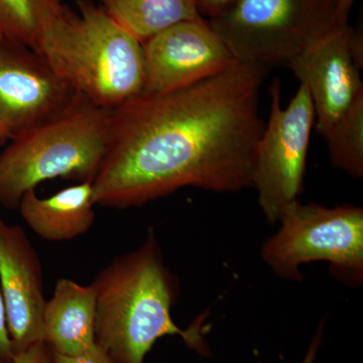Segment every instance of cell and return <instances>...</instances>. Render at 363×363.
<instances>
[{"label":"cell","mask_w":363,"mask_h":363,"mask_svg":"<svg viewBox=\"0 0 363 363\" xmlns=\"http://www.w3.org/2000/svg\"><path fill=\"white\" fill-rule=\"evenodd\" d=\"M107 13L140 43L183 21L201 20L195 0H100Z\"/></svg>","instance_id":"14"},{"label":"cell","mask_w":363,"mask_h":363,"mask_svg":"<svg viewBox=\"0 0 363 363\" xmlns=\"http://www.w3.org/2000/svg\"><path fill=\"white\" fill-rule=\"evenodd\" d=\"M111 111L80 96L11 140L0 152V205L16 209L26 192L47 180H94L108 147Z\"/></svg>","instance_id":"4"},{"label":"cell","mask_w":363,"mask_h":363,"mask_svg":"<svg viewBox=\"0 0 363 363\" xmlns=\"http://www.w3.org/2000/svg\"><path fill=\"white\" fill-rule=\"evenodd\" d=\"M13 358V346H11L9 328H7L6 305L0 290V362L11 363Z\"/></svg>","instance_id":"19"},{"label":"cell","mask_w":363,"mask_h":363,"mask_svg":"<svg viewBox=\"0 0 363 363\" xmlns=\"http://www.w3.org/2000/svg\"><path fill=\"white\" fill-rule=\"evenodd\" d=\"M52 363H118L104 350L99 344L95 342L83 352L78 354H61L52 351Z\"/></svg>","instance_id":"17"},{"label":"cell","mask_w":363,"mask_h":363,"mask_svg":"<svg viewBox=\"0 0 363 363\" xmlns=\"http://www.w3.org/2000/svg\"><path fill=\"white\" fill-rule=\"evenodd\" d=\"M203 1H204V0H195L196 4H197L198 9H199V6H201Z\"/></svg>","instance_id":"23"},{"label":"cell","mask_w":363,"mask_h":363,"mask_svg":"<svg viewBox=\"0 0 363 363\" xmlns=\"http://www.w3.org/2000/svg\"><path fill=\"white\" fill-rule=\"evenodd\" d=\"M79 97L42 55L0 35V145L65 111Z\"/></svg>","instance_id":"8"},{"label":"cell","mask_w":363,"mask_h":363,"mask_svg":"<svg viewBox=\"0 0 363 363\" xmlns=\"http://www.w3.org/2000/svg\"><path fill=\"white\" fill-rule=\"evenodd\" d=\"M267 73L264 64L235 61L194 85L142 93L113 109L108 147L92 181L95 204L126 209L185 187H252Z\"/></svg>","instance_id":"1"},{"label":"cell","mask_w":363,"mask_h":363,"mask_svg":"<svg viewBox=\"0 0 363 363\" xmlns=\"http://www.w3.org/2000/svg\"><path fill=\"white\" fill-rule=\"evenodd\" d=\"M77 6L78 13L65 6L33 50L78 95L113 111L143 93V44L101 6Z\"/></svg>","instance_id":"3"},{"label":"cell","mask_w":363,"mask_h":363,"mask_svg":"<svg viewBox=\"0 0 363 363\" xmlns=\"http://www.w3.org/2000/svg\"><path fill=\"white\" fill-rule=\"evenodd\" d=\"M0 363H2V362H0Z\"/></svg>","instance_id":"24"},{"label":"cell","mask_w":363,"mask_h":363,"mask_svg":"<svg viewBox=\"0 0 363 363\" xmlns=\"http://www.w3.org/2000/svg\"><path fill=\"white\" fill-rule=\"evenodd\" d=\"M337 0H235L209 26L236 61L284 64L336 26Z\"/></svg>","instance_id":"5"},{"label":"cell","mask_w":363,"mask_h":363,"mask_svg":"<svg viewBox=\"0 0 363 363\" xmlns=\"http://www.w3.org/2000/svg\"><path fill=\"white\" fill-rule=\"evenodd\" d=\"M0 290L14 357L45 341L43 269L23 229L0 218Z\"/></svg>","instance_id":"11"},{"label":"cell","mask_w":363,"mask_h":363,"mask_svg":"<svg viewBox=\"0 0 363 363\" xmlns=\"http://www.w3.org/2000/svg\"><path fill=\"white\" fill-rule=\"evenodd\" d=\"M281 228L262 245V259L277 276L303 281L301 264L328 262L344 281H362L363 209L352 205L327 208L302 204L286 208Z\"/></svg>","instance_id":"6"},{"label":"cell","mask_w":363,"mask_h":363,"mask_svg":"<svg viewBox=\"0 0 363 363\" xmlns=\"http://www.w3.org/2000/svg\"><path fill=\"white\" fill-rule=\"evenodd\" d=\"M96 292L95 341L118 363H143L160 338L179 335L199 348V331L182 330L172 318L178 291L150 230L133 252L112 260L92 283Z\"/></svg>","instance_id":"2"},{"label":"cell","mask_w":363,"mask_h":363,"mask_svg":"<svg viewBox=\"0 0 363 363\" xmlns=\"http://www.w3.org/2000/svg\"><path fill=\"white\" fill-rule=\"evenodd\" d=\"M143 93L162 94L217 75L236 60L204 18L183 21L143 43Z\"/></svg>","instance_id":"10"},{"label":"cell","mask_w":363,"mask_h":363,"mask_svg":"<svg viewBox=\"0 0 363 363\" xmlns=\"http://www.w3.org/2000/svg\"><path fill=\"white\" fill-rule=\"evenodd\" d=\"M322 335H323V324L320 326L316 336L313 338L309 350H308L307 354H306L302 363H314L315 357H316L318 350H319L320 344H321Z\"/></svg>","instance_id":"22"},{"label":"cell","mask_w":363,"mask_h":363,"mask_svg":"<svg viewBox=\"0 0 363 363\" xmlns=\"http://www.w3.org/2000/svg\"><path fill=\"white\" fill-rule=\"evenodd\" d=\"M286 66L309 91L316 128L324 135L363 94L362 35L348 23L334 26Z\"/></svg>","instance_id":"9"},{"label":"cell","mask_w":363,"mask_h":363,"mask_svg":"<svg viewBox=\"0 0 363 363\" xmlns=\"http://www.w3.org/2000/svg\"><path fill=\"white\" fill-rule=\"evenodd\" d=\"M355 0H337L336 4V25H347L348 16Z\"/></svg>","instance_id":"21"},{"label":"cell","mask_w":363,"mask_h":363,"mask_svg":"<svg viewBox=\"0 0 363 363\" xmlns=\"http://www.w3.org/2000/svg\"><path fill=\"white\" fill-rule=\"evenodd\" d=\"M271 96L269 121L255 155L252 187L257 190L267 221L276 224L304 187L315 111L309 91L303 84L286 108L281 107L278 79L272 83Z\"/></svg>","instance_id":"7"},{"label":"cell","mask_w":363,"mask_h":363,"mask_svg":"<svg viewBox=\"0 0 363 363\" xmlns=\"http://www.w3.org/2000/svg\"><path fill=\"white\" fill-rule=\"evenodd\" d=\"M235 0H204L199 6V13L206 14L209 18L216 16L227 6L233 4Z\"/></svg>","instance_id":"20"},{"label":"cell","mask_w":363,"mask_h":363,"mask_svg":"<svg viewBox=\"0 0 363 363\" xmlns=\"http://www.w3.org/2000/svg\"><path fill=\"white\" fill-rule=\"evenodd\" d=\"M64 9L61 0H0V35L35 49Z\"/></svg>","instance_id":"15"},{"label":"cell","mask_w":363,"mask_h":363,"mask_svg":"<svg viewBox=\"0 0 363 363\" xmlns=\"http://www.w3.org/2000/svg\"><path fill=\"white\" fill-rule=\"evenodd\" d=\"M11 363H52V350L45 341H40L16 354Z\"/></svg>","instance_id":"18"},{"label":"cell","mask_w":363,"mask_h":363,"mask_svg":"<svg viewBox=\"0 0 363 363\" xmlns=\"http://www.w3.org/2000/svg\"><path fill=\"white\" fill-rule=\"evenodd\" d=\"M92 182H83L63 189L48 198H40L35 190L21 198L23 220L43 240L62 242L75 240L90 230L95 220Z\"/></svg>","instance_id":"13"},{"label":"cell","mask_w":363,"mask_h":363,"mask_svg":"<svg viewBox=\"0 0 363 363\" xmlns=\"http://www.w3.org/2000/svg\"><path fill=\"white\" fill-rule=\"evenodd\" d=\"M96 292L70 279L57 281L44 310L45 341L54 352L78 354L95 342Z\"/></svg>","instance_id":"12"},{"label":"cell","mask_w":363,"mask_h":363,"mask_svg":"<svg viewBox=\"0 0 363 363\" xmlns=\"http://www.w3.org/2000/svg\"><path fill=\"white\" fill-rule=\"evenodd\" d=\"M332 164L354 178L363 177V94L324 135Z\"/></svg>","instance_id":"16"}]
</instances>
